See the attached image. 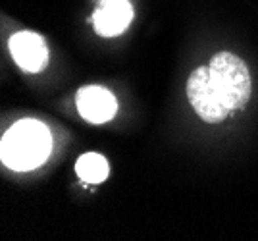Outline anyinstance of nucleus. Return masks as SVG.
<instances>
[{"instance_id": "5", "label": "nucleus", "mask_w": 258, "mask_h": 241, "mask_svg": "<svg viewBox=\"0 0 258 241\" xmlns=\"http://www.w3.org/2000/svg\"><path fill=\"white\" fill-rule=\"evenodd\" d=\"M76 106L81 118H85L87 122L104 124L116 116L118 100L108 89L100 87V85H87L77 91Z\"/></svg>"}, {"instance_id": "1", "label": "nucleus", "mask_w": 258, "mask_h": 241, "mask_svg": "<svg viewBox=\"0 0 258 241\" xmlns=\"http://www.w3.org/2000/svg\"><path fill=\"white\" fill-rule=\"evenodd\" d=\"M52 151V137L43 122L25 118L16 122L2 137V164L14 172H31L43 166Z\"/></svg>"}, {"instance_id": "6", "label": "nucleus", "mask_w": 258, "mask_h": 241, "mask_svg": "<svg viewBox=\"0 0 258 241\" xmlns=\"http://www.w3.org/2000/svg\"><path fill=\"white\" fill-rule=\"evenodd\" d=\"M91 22L100 37H118L133 22V6L129 0H102L97 4Z\"/></svg>"}, {"instance_id": "4", "label": "nucleus", "mask_w": 258, "mask_h": 241, "mask_svg": "<svg viewBox=\"0 0 258 241\" xmlns=\"http://www.w3.org/2000/svg\"><path fill=\"white\" fill-rule=\"evenodd\" d=\"M8 48H10L14 62L22 68L23 72L37 74L48 64V48L39 33L20 31V33L12 35Z\"/></svg>"}, {"instance_id": "7", "label": "nucleus", "mask_w": 258, "mask_h": 241, "mask_svg": "<svg viewBox=\"0 0 258 241\" xmlns=\"http://www.w3.org/2000/svg\"><path fill=\"white\" fill-rule=\"evenodd\" d=\"M76 172L85 184H100L108 177L110 168H108V160L102 154L87 153L77 158Z\"/></svg>"}, {"instance_id": "2", "label": "nucleus", "mask_w": 258, "mask_h": 241, "mask_svg": "<svg viewBox=\"0 0 258 241\" xmlns=\"http://www.w3.org/2000/svg\"><path fill=\"white\" fill-rule=\"evenodd\" d=\"M210 83L229 112L247 106L250 99V74L247 64L231 52H218L210 62Z\"/></svg>"}, {"instance_id": "8", "label": "nucleus", "mask_w": 258, "mask_h": 241, "mask_svg": "<svg viewBox=\"0 0 258 241\" xmlns=\"http://www.w3.org/2000/svg\"><path fill=\"white\" fill-rule=\"evenodd\" d=\"M95 2H97V4H98V2H102V0H95Z\"/></svg>"}, {"instance_id": "3", "label": "nucleus", "mask_w": 258, "mask_h": 241, "mask_svg": "<svg viewBox=\"0 0 258 241\" xmlns=\"http://www.w3.org/2000/svg\"><path fill=\"white\" fill-rule=\"evenodd\" d=\"M187 97H189V102H191L193 110L199 114V118L208 122V124H220V122H224L231 114L229 108L218 99V95L212 89L208 66L197 68L193 74L189 76Z\"/></svg>"}]
</instances>
